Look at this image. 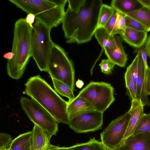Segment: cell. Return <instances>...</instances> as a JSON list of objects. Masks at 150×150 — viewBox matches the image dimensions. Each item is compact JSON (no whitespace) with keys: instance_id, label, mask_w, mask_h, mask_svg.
Returning a JSON list of instances; mask_svg holds the SVG:
<instances>
[{"instance_id":"cell-36","label":"cell","mask_w":150,"mask_h":150,"mask_svg":"<svg viewBox=\"0 0 150 150\" xmlns=\"http://www.w3.org/2000/svg\"><path fill=\"white\" fill-rule=\"evenodd\" d=\"M35 16L32 13L28 14L25 18L26 22L33 29V24L35 20Z\"/></svg>"},{"instance_id":"cell-39","label":"cell","mask_w":150,"mask_h":150,"mask_svg":"<svg viewBox=\"0 0 150 150\" xmlns=\"http://www.w3.org/2000/svg\"><path fill=\"white\" fill-rule=\"evenodd\" d=\"M145 46L146 49L148 56L150 59V35L146 43Z\"/></svg>"},{"instance_id":"cell-27","label":"cell","mask_w":150,"mask_h":150,"mask_svg":"<svg viewBox=\"0 0 150 150\" xmlns=\"http://www.w3.org/2000/svg\"><path fill=\"white\" fill-rule=\"evenodd\" d=\"M126 28L125 15L118 12L115 28L114 35H115L117 34L120 35L124 32Z\"/></svg>"},{"instance_id":"cell-29","label":"cell","mask_w":150,"mask_h":150,"mask_svg":"<svg viewBox=\"0 0 150 150\" xmlns=\"http://www.w3.org/2000/svg\"><path fill=\"white\" fill-rule=\"evenodd\" d=\"M13 141L10 135L5 133H1L0 150H9Z\"/></svg>"},{"instance_id":"cell-6","label":"cell","mask_w":150,"mask_h":150,"mask_svg":"<svg viewBox=\"0 0 150 150\" xmlns=\"http://www.w3.org/2000/svg\"><path fill=\"white\" fill-rule=\"evenodd\" d=\"M31 57L41 71L47 72L49 56L54 43L50 37L51 28L35 21L33 25Z\"/></svg>"},{"instance_id":"cell-1","label":"cell","mask_w":150,"mask_h":150,"mask_svg":"<svg viewBox=\"0 0 150 150\" xmlns=\"http://www.w3.org/2000/svg\"><path fill=\"white\" fill-rule=\"evenodd\" d=\"M103 4L101 0H85L76 12L68 8L62 22L67 42L82 44L91 40L98 27Z\"/></svg>"},{"instance_id":"cell-22","label":"cell","mask_w":150,"mask_h":150,"mask_svg":"<svg viewBox=\"0 0 150 150\" xmlns=\"http://www.w3.org/2000/svg\"><path fill=\"white\" fill-rule=\"evenodd\" d=\"M69 150H108V149L101 142L94 137L91 138L88 142L77 144L67 147Z\"/></svg>"},{"instance_id":"cell-5","label":"cell","mask_w":150,"mask_h":150,"mask_svg":"<svg viewBox=\"0 0 150 150\" xmlns=\"http://www.w3.org/2000/svg\"><path fill=\"white\" fill-rule=\"evenodd\" d=\"M47 72L51 78L63 82L75 91L74 64L65 50L54 43L49 56Z\"/></svg>"},{"instance_id":"cell-12","label":"cell","mask_w":150,"mask_h":150,"mask_svg":"<svg viewBox=\"0 0 150 150\" xmlns=\"http://www.w3.org/2000/svg\"><path fill=\"white\" fill-rule=\"evenodd\" d=\"M138 70L136 85V95L144 106L146 105L148 100L145 89L147 69L145 67L141 54L138 52Z\"/></svg>"},{"instance_id":"cell-37","label":"cell","mask_w":150,"mask_h":150,"mask_svg":"<svg viewBox=\"0 0 150 150\" xmlns=\"http://www.w3.org/2000/svg\"><path fill=\"white\" fill-rule=\"evenodd\" d=\"M46 150H69L67 147H59L51 145L50 143L49 144Z\"/></svg>"},{"instance_id":"cell-41","label":"cell","mask_w":150,"mask_h":150,"mask_svg":"<svg viewBox=\"0 0 150 150\" xmlns=\"http://www.w3.org/2000/svg\"><path fill=\"white\" fill-rule=\"evenodd\" d=\"M84 84L83 82L81 80L78 79L76 83V87L79 88H81L83 86Z\"/></svg>"},{"instance_id":"cell-16","label":"cell","mask_w":150,"mask_h":150,"mask_svg":"<svg viewBox=\"0 0 150 150\" xmlns=\"http://www.w3.org/2000/svg\"><path fill=\"white\" fill-rule=\"evenodd\" d=\"M120 35L125 42L136 48L143 46L148 38L147 32L139 31L128 28H127Z\"/></svg>"},{"instance_id":"cell-20","label":"cell","mask_w":150,"mask_h":150,"mask_svg":"<svg viewBox=\"0 0 150 150\" xmlns=\"http://www.w3.org/2000/svg\"><path fill=\"white\" fill-rule=\"evenodd\" d=\"M32 131L22 134L15 138L9 150H31Z\"/></svg>"},{"instance_id":"cell-25","label":"cell","mask_w":150,"mask_h":150,"mask_svg":"<svg viewBox=\"0 0 150 150\" xmlns=\"http://www.w3.org/2000/svg\"><path fill=\"white\" fill-rule=\"evenodd\" d=\"M124 78L127 93L131 100L137 99L136 95V86L128 67L125 73Z\"/></svg>"},{"instance_id":"cell-34","label":"cell","mask_w":150,"mask_h":150,"mask_svg":"<svg viewBox=\"0 0 150 150\" xmlns=\"http://www.w3.org/2000/svg\"><path fill=\"white\" fill-rule=\"evenodd\" d=\"M138 52H139L141 54L145 67L146 69H148L149 67L147 59L148 55L145 46H143L139 48H136L134 52V53H137Z\"/></svg>"},{"instance_id":"cell-8","label":"cell","mask_w":150,"mask_h":150,"mask_svg":"<svg viewBox=\"0 0 150 150\" xmlns=\"http://www.w3.org/2000/svg\"><path fill=\"white\" fill-rule=\"evenodd\" d=\"M114 91L110 83L91 81L78 95L88 100L95 110L103 113L115 100Z\"/></svg>"},{"instance_id":"cell-7","label":"cell","mask_w":150,"mask_h":150,"mask_svg":"<svg viewBox=\"0 0 150 150\" xmlns=\"http://www.w3.org/2000/svg\"><path fill=\"white\" fill-rule=\"evenodd\" d=\"M21 107L30 120L52 137L58 132V122L36 101L24 97L20 100Z\"/></svg>"},{"instance_id":"cell-26","label":"cell","mask_w":150,"mask_h":150,"mask_svg":"<svg viewBox=\"0 0 150 150\" xmlns=\"http://www.w3.org/2000/svg\"><path fill=\"white\" fill-rule=\"evenodd\" d=\"M150 132V113H144L139 122L134 134Z\"/></svg>"},{"instance_id":"cell-21","label":"cell","mask_w":150,"mask_h":150,"mask_svg":"<svg viewBox=\"0 0 150 150\" xmlns=\"http://www.w3.org/2000/svg\"><path fill=\"white\" fill-rule=\"evenodd\" d=\"M125 15L136 20L150 31V8L143 7L141 8Z\"/></svg>"},{"instance_id":"cell-28","label":"cell","mask_w":150,"mask_h":150,"mask_svg":"<svg viewBox=\"0 0 150 150\" xmlns=\"http://www.w3.org/2000/svg\"><path fill=\"white\" fill-rule=\"evenodd\" d=\"M125 18L127 28L139 31L148 32L146 28L136 20L126 15Z\"/></svg>"},{"instance_id":"cell-40","label":"cell","mask_w":150,"mask_h":150,"mask_svg":"<svg viewBox=\"0 0 150 150\" xmlns=\"http://www.w3.org/2000/svg\"><path fill=\"white\" fill-rule=\"evenodd\" d=\"M138 0L144 7L150 8V0Z\"/></svg>"},{"instance_id":"cell-31","label":"cell","mask_w":150,"mask_h":150,"mask_svg":"<svg viewBox=\"0 0 150 150\" xmlns=\"http://www.w3.org/2000/svg\"><path fill=\"white\" fill-rule=\"evenodd\" d=\"M139 57L138 54L132 63L128 67L129 68L135 86L137 82L138 70Z\"/></svg>"},{"instance_id":"cell-33","label":"cell","mask_w":150,"mask_h":150,"mask_svg":"<svg viewBox=\"0 0 150 150\" xmlns=\"http://www.w3.org/2000/svg\"><path fill=\"white\" fill-rule=\"evenodd\" d=\"M85 0H68V8L71 11L76 12L80 9Z\"/></svg>"},{"instance_id":"cell-19","label":"cell","mask_w":150,"mask_h":150,"mask_svg":"<svg viewBox=\"0 0 150 150\" xmlns=\"http://www.w3.org/2000/svg\"><path fill=\"white\" fill-rule=\"evenodd\" d=\"M108 59L115 65L121 67H125L127 60V55L122 45L115 49L105 48L104 49Z\"/></svg>"},{"instance_id":"cell-4","label":"cell","mask_w":150,"mask_h":150,"mask_svg":"<svg viewBox=\"0 0 150 150\" xmlns=\"http://www.w3.org/2000/svg\"><path fill=\"white\" fill-rule=\"evenodd\" d=\"M28 14L35 16V21L52 29L61 23L65 13L67 0H9Z\"/></svg>"},{"instance_id":"cell-17","label":"cell","mask_w":150,"mask_h":150,"mask_svg":"<svg viewBox=\"0 0 150 150\" xmlns=\"http://www.w3.org/2000/svg\"><path fill=\"white\" fill-rule=\"evenodd\" d=\"M51 137L38 126L34 125L32 131L31 150H46Z\"/></svg>"},{"instance_id":"cell-9","label":"cell","mask_w":150,"mask_h":150,"mask_svg":"<svg viewBox=\"0 0 150 150\" xmlns=\"http://www.w3.org/2000/svg\"><path fill=\"white\" fill-rule=\"evenodd\" d=\"M130 114L128 111L112 120L100 134L101 142L110 150H117L124 139Z\"/></svg>"},{"instance_id":"cell-14","label":"cell","mask_w":150,"mask_h":150,"mask_svg":"<svg viewBox=\"0 0 150 150\" xmlns=\"http://www.w3.org/2000/svg\"><path fill=\"white\" fill-rule=\"evenodd\" d=\"M144 106L138 99L131 100V106L128 111L130 114V118L123 140L133 134L141 119L144 114Z\"/></svg>"},{"instance_id":"cell-11","label":"cell","mask_w":150,"mask_h":150,"mask_svg":"<svg viewBox=\"0 0 150 150\" xmlns=\"http://www.w3.org/2000/svg\"><path fill=\"white\" fill-rule=\"evenodd\" d=\"M117 150H150V132L129 136Z\"/></svg>"},{"instance_id":"cell-18","label":"cell","mask_w":150,"mask_h":150,"mask_svg":"<svg viewBox=\"0 0 150 150\" xmlns=\"http://www.w3.org/2000/svg\"><path fill=\"white\" fill-rule=\"evenodd\" d=\"M111 5L114 10L125 15L143 7L138 0H113Z\"/></svg>"},{"instance_id":"cell-35","label":"cell","mask_w":150,"mask_h":150,"mask_svg":"<svg viewBox=\"0 0 150 150\" xmlns=\"http://www.w3.org/2000/svg\"><path fill=\"white\" fill-rule=\"evenodd\" d=\"M145 89L147 95H150V67H148L147 70L146 79Z\"/></svg>"},{"instance_id":"cell-3","label":"cell","mask_w":150,"mask_h":150,"mask_svg":"<svg viewBox=\"0 0 150 150\" xmlns=\"http://www.w3.org/2000/svg\"><path fill=\"white\" fill-rule=\"evenodd\" d=\"M33 28L25 18H20L14 24L11 52L13 58L7 62L8 74L17 80L22 76L30 57H31Z\"/></svg>"},{"instance_id":"cell-42","label":"cell","mask_w":150,"mask_h":150,"mask_svg":"<svg viewBox=\"0 0 150 150\" xmlns=\"http://www.w3.org/2000/svg\"><path fill=\"white\" fill-rule=\"evenodd\" d=\"M146 105L150 106V100L148 101Z\"/></svg>"},{"instance_id":"cell-10","label":"cell","mask_w":150,"mask_h":150,"mask_svg":"<svg viewBox=\"0 0 150 150\" xmlns=\"http://www.w3.org/2000/svg\"><path fill=\"white\" fill-rule=\"evenodd\" d=\"M103 112L95 110L69 120V127L77 133L93 132L102 128Z\"/></svg>"},{"instance_id":"cell-13","label":"cell","mask_w":150,"mask_h":150,"mask_svg":"<svg viewBox=\"0 0 150 150\" xmlns=\"http://www.w3.org/2000/svg\"><path fill=\"white\" fill-rule=\"evenodd\" d=\"M95 110L93 106L90 102L78 95L73 100L68 101L67 112L69 120Z\"/></svg>"},{"instance_id":"cell-32","label":"cell","mask_w":150,"mask_h":150,"mask_svg":"<svg viewBox=\"0 0 150 150\" xmlns=\"http://www.w3.org/2000/svg\"><path fill=\"white\" fill-rule=\"evenodd\" d=\"M118 12L114 10L113 13L104 28L110 34L114 35L115 28Z\"/></svg>"},{"instance_id":"cell-43","label":"cell","mask_w":150,"mask_h":150,"mask_svg":"<svg viewBox=\"0 0 150 150\" xmlns=\"http://www.w3.org/2000/svg\"><path fill=\"white\" fill-rule=\"evenodd\" d=\"M108 150H109V149H108Z\"/></svg>"},{"instance_id":"cell-15","label":"cell","mask_w":150,"mask_h":150,"mask_svg":"<svg viewBox=\"0 0 150 150\" xmlns=\"http://www.w3.org/2000/svg\"><path fill=\"white\" fill-rule=\"evenodd\" d=\"M94 35L104 50L105 48L115 49L122 45L121 38L110 34L104 27L98 28Z\"/></svg>"},{"instance_id":"cell-24","label":"cell","mask_w":150,"mask_h":150,"mask_svg":"<svg viewBox=\"0 0 150 150\" xmlns=\"http://www.w3.org/2000/svg\"><path fill=\"white\" fill-rule=\"evenodd\" d=\"M114 11L111 6L103 4L99 14L98 28L104 27L112 16Z\"/></svg>"},{"instance_id":"cell-2","label":"cell","mask_w":150,"mask_h":150,"mask_svg":"<svg viewBox=\"0 0 150 150\" xmlns=\"http://www.w3.org/2000/svg\"><path fill=\"white\" fill-rule=\"evenodd\" d=\"M25 86V94L46 110L58 123L68 125V101L61 98L39 75L29 78Z\"/></svg>"},{"instance_id":"cell-30","label":"cell","mask_w":150,"mask_h":150,"mask_svg":"<svg viewBox=\"0 0 150 150\" xmlns=\"http://www.w3.org/2000/svg\"><path fill=\"white\" fill-rule=\"evenodd\" d=\"M115 65L108 59L102 60L99 64L101 72L107 75H109L112 73Z\"/></svg>"},{"instance_id":"cell-38","label":"cell","mask_w":150,"mask_h":150,"mask_svg":"<svg viewBox=\"0 0 150 150\" xmlns=\"http://www.w3.org/2000/svg\"><path fill=\"white\" fill-rule=\"evenodd\" d=\"M14 54L12 52H9L5 53L3 56V57L8 61L12 59L14 57Z\"/></svg>"},{"instance_id":"cell-23","label":"cell","mask_w":150,"mask_h":150,"mask_svg":"<svg viewBox=\"0 0 150 150\" xmlns=\"http://www.w3.org/2000/svg\"><path fill=\"white\" fill-rule=\"evenodd\" d=\"M52 79L56 91L61 96L68 98L69 101H71L75 98L73 91L66 84L56 79L52 78Z\"/></svg>"}]
</instances>
